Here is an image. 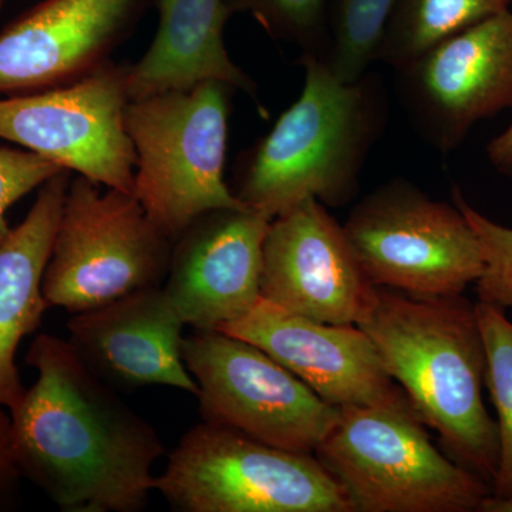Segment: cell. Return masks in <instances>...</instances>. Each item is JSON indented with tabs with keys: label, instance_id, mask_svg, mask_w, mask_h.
Wrapping results in <instances>:
<instances>
[{
	"label": "cell",
	"instance_id": "6da1fadb",
	"mask_svg": "<svg viewBox=\"0 0 512 512\" xmlns=\"http://www.w3.org/2000/svg\"><path fill=\"white\" fill-rule=\"evenodd\" d=\"M37 372L9 412L22 478L64 512H138L156 491V429L93 372L69 340L42 333L26 353Z\"/></svg>",
	"mask_w": 512,
	"mask_h": 512
},
{
	"label": "cell",
	"instance_id": "7a4b0ae2",
	"mask_svg": "<svg viewBox=\"0 0 512 512\" xmlns=\"http://www.w3.org/2000/svg\"><path fill=\"white\" fill-rule=\"evenodd\" d=\"M360 329L444 453L493 483L497 423L483 399L487 357L476 303L464 295H407L376 286Z\"/></svg>",
	"mask_w": 512,
	"mask_h": 512
},
{
	"label": "cell",
	"instance_id": "3957f363",
	"mask_svg": "<svg viewBox=\"0 0 512 512\" xmlns=\"http://www.w3.org/2000/svg\"><path fill=\"white\" fill-rule=\"evenodd\" d=\"M298 60L305 70L301 96L235 161V197L271 220L306 200L333 208L355 200L389 121L379 74L343 83L319 57Z\"/></svg>",
	"mask_w": 512,
	"mask_h": 512
},
{
	"label": "cell",
	"instance_id": "277c9868",
	"mask_svg": "<svg viewBox=\"0 0 512 512\" xmlns=\"http://www.w3.org/2000/svg\"><path fill=\"white\" fill-rule=\"evenodd\" d=\"M315 457L355 512H480L490 484L434 446L412 403L338 407Z\"/></svg>",
	"mask_w": 512,
	"mask_h": 512
},
{
	"label": "cell",
	"instance_id": "5b68a950",
	"mask_svg": "<svg viewBox=\"0 0 512 512\" xmlns=\"http://www.w3.org/2000/svg\"><path fill=\"white\" fill-rule=\"evenodd\" d=\"M235 92L231 84L204 82L128 103L133 195L171 241L205 212L245 207L224 178Z\"/></svg>",
	"mask_w": 512,
	"mask_h": 512
},
{
	"label": "cell",
	"instance_id": "8992f818",
	"mask_svg": "<svg viewBox=\"0 0 512 512\" xmlns=\"http://www.w3.org/2000/svg\"><path fill=\"white\" fill-rule=\"evenodd\" d=\"M156 491L178 512H355L315 454L208 421L181 437Z\"/></svg>",
	"mask_w": 512,
	"mask_h": 512
},
{
	"label": "cell",
	"instance_id": "52a82bcc",
	"mask_svg": "<svg viewBox=\"0 0 512 512\" xmlns=\"http://www.w3.org/2000/svg\"><path fill=\"white\" fill-rule=\"evenodd\" d=\"M101 187L83 175L70 181L43 275L50 308L90 311L167 278L174 241L133 194Z\"/></svg>",
	"mask_w": 512,
	"mask_h": 512
},
{
	"label": "cell",
	"instance_id": "ba28073f",
	"mask_svg": "<svg viewBox=\"0 0 512 512\" xmlns=\"http://www.w3.org/2000/svg\"><path fill=\"white\" fill-rule=\"evenodd\" d=\"M343 231L367 279L407 295H463L484 272L474 229L456 204L394 178L357 202Z\"/></svg>",
	"mask_w": 512,
	"mask_h": 512
},
{
	"label": "cell",
	"instance_id": "9c48e42d",
	"mask_svg": "<svg viewBox=\"0 0 512 512\" xmlns=\"http://www.w3.org/2000/svg\"><path fill=\"white\" fill-rule=\"evenodd\" d=\"M181 352L208 423L268 446L313 454L338 419V407L247 340L194 329L184 336Z\"/></svg>",
	"mask_w": 512,
	"mask_h": 512
},
{
	"label": "cell",
	"instance_id": "30bf717a",
	"mask_svg": "<svg viewBox=\"0 0 512 512\" xmlns=\"http://www.w3.org/2000/svg\"><path fill=\"white\" fill-rule=\"evenodd\" d=\"M127 64L107 63L79 82L0 97V138L70 173L133 194L136 153L126 130Z\"/></svg>",
	"mask_w": 512,
	"mask_h": 512
},
{
	"label": "cell",
	"instance_id": "8fae6325",
	"mask_svg": "<svg viewBox=\"0 0 512 512\" xmlns=\"http://www.w3.org/2000/svg\"><path fill=\"white\" fill-rule=\"evenodd\" d=\"M397 96L421 140L456 150L480 121L512 109L510 9L448 37L396 70Z\"/></svg>",
	"mask_w": 512,
	"mask_h": 512
},
{
	"label": "cell",
	"instance_id": "7c38bea8",
	"mask_svg": "<svg viewBox=\"0 0 512 512\" xmlns=\"http://www.w3.org/2000/svg\"><path fill=\"white\" fill-rule=\"evenodd\" d=\"M376 286L325 205L306 200L272 218L262 251L261 298L332 325H359Z\"/></svg>",
	"mask_w": 512,
	"mask_h": 512
},
{
	"label": "cell",
	"instance_id": "4fadbf2b",
	"mask_svg": "<svg viewBox=\"0 0 512 512\" xmlns=\"http://www.w3.org/2000/svg\"><path fill=\"white\" fill-rule=\"evenodd\" d=\"M150 0H43L0 30V96L69 86L111 62Z\"/></svg>",
	"mask_w": 512,
	"mask_h": 512
},
{
	"label": "cell",
	"instance_id": "5bb4252c",
	"mask_svg": "<svg viewBox=\"0 0 512 512\" xmlns=\"http://www.w3.org/2000/svg\"><path fill=\"white\" fill-rule=\"evenodd\" d=\"M218 330L254 343L332 406L410 403L357 325L318 322L259 298Z\"/></svg>",
	"mask_w": 512,
	"mask_h": 512
},
{
	"label": "cell",
	"instance_id": "9a60e30c",
	"mask_svg": "<svg viewBox=\"0 0 512 512\" xmlns=\"http://www.w3.org/2000/svg\"><path fill=\"white\" fill-rule=\"evenodd\" d=\"M271 221L247 207L220 208L200 215L175 239L163 289L185 326L221 329L261 298Z\"/></svg>",
	"mask_w": 512,
	"mask_h": 512
},
{
	"label": "cell",
	"instance_id": "2e32d148",
	"mask_svg": "<svg viewBox=\"0 0 512 512\" xmlns=\"http://www.w3.org/2000/svg\"><path fill=\"white\" fill-rule=\"evenodd\" d=\"M184 326L163 286L74 313L67 323L77 355L111 386H167L197 396L181 352Z\"/></svg>",
	"mask_w": 512,
	"mask_h": 512
},
{
	"label": "cell",
	"instance_id": "e0dca14e",
	"mask_svg": "<svg viewBox=\"0 0 512 512\" xmlns=\"http://www.w3.org/2000/svg\"><path fill=\"white\" fill-rule=\"evenodd\" d=\"M153 43L137 63L127 64L131 100L224 82L255 101L268 116L251 77L229 56L224 29L231 13L225 0H158Z\"/></svg>",
	"mask_w": 512,
	"mask_h": 512
},
{
	"label": "cell",
	"instance_id": "ac0fdd59",
	"mask_svg": "<svg viewBox=\"0 0 512 512\" xmlns=\"http://www.w3.org/2000/svg\"><path fill=\"white\" fill-rule=\"evenodd\" d=\"M70 181L69 170L47 180L25 220L0 241V406L9 412L26 393L16 352L23 338L36 332L50 308L43 295V275Z\"/></svg>",
	"mask_w": 512,
	"mask_h": 512
},
{
	"label": "cell",
	"instance_id": "d6986e66",
	"mask_svg": "<svg viewBox=\"0 0 512 512\" xmlns=\"http://www.w3.org/2000/svg\"><path fill=\"white\" fill-rule=\"evenodd\" d=\"M512 0H397L377 62L394 70L419 59L448 37L510 9Z\"/></svg>",
	"mask_w": 512,
	"mask_h": 512
},
{
	"label": "cell",
	"instance_id": "ffe728a7",
	"mask_svg": "<svg viewBox=\"0 0 512 512\" xmlns=\"http://www.w3.org/2000/svg\"><path fill=\"white\" fill-rule=\"evenodd\" d=\"M397 0H329V49L323 62L336 79L353 83L377 62Z\"/></svg>",
	"mask_w": 512,
	"mask_h": 512
},
{
	"label": "cell",
	"instance_id": "44dd1931",
	"mask_svg": "<svg viewBox=\"0 0 512 512\" xmlns=\"http://www.w3.org/2000/svg\"><path fill=\"white\" fill-rule=\"evenodd\" d=\"M476 309L487 357L485 387L497 413L500 446L491 497L512 500V322L491 303L478 301Z\"/></svg>",
	"mask_w": 512,
	"mask_h": 512
},
{
	"label": "cell",
	"instance_id": "7402d4cb",
	"mask_svg": "<svg viewBox=\"0 0 512 512\" xmlns=\"http://www.w3.org/2000/svg\"><path fill=\"white\" fill-rule=\"evenodd\" d=\"M229 13H248L272 39L325 60L329 49V0H225Z\"/></svg>",
	"mask_w": 512,
	"mask_h": 512
},
{
	"label": "cell",
	"instance_id": "603a6c76",
	"mask_svg": "<svg viewBox=\"0 0 512 512\" xmlns=\"http://www.w3.org/2000/svg\"><path fill=\"white\" fill-rule=\"evenodd\" d=\"M451 197L474 229L484 259V272L476 282L478 301L512 309V228L504 227L477 211L453 185Z\"/></svg>",
	"mask_w": 512,
	"mask_h": 512
},
{
	"label": "cell",
	"instance_id": "cb8c5ba5",
	"mask_svg": "<svg viewBox=\"0 0 512 512\" xmlns=\"http://www.w3.org/2000/svg\"><path fill=\"white\" fill-rule=\"evenodd\" d=\"M64 168L26 148L0 147V241L9 234L6 212Z\"/></svg>",
	"mask_w": 512,
	"mask_h": 512
},
{
	"label": "cell",
	"instance_id": "d4e9b609",
	"mask_svg": "<svg viewBox=\"0 0 512 512\" xmlns=\"http://www.w3.org/2000/svg\"><path fill=\"white\" fill-rule=\"evenodd\" d=\"M19 468L12 447V420L0 406V508L9 507L18 494Z\"/></svg>",
	"mask_w": 512,
	"mask_h": 512
},
{
	"label": "cell",
	"instance_id": "484cf974",
	"mask_svg": "<svg viewBox=\"0 0 512 512\" xmlns=\"http://www.w3.org/2000/svg\"><path fill=\"white\" fill-rule=\"evenodd\" d=\"M487 156L498 173L512 178V124L488 143Z\"/></svg>",
	"mask_w": 512,
	"mask_h": 512
},
{
	"label": "cell",
	"instance_id": "4316f807",
	"mask_svg": "<svg viewBox=\"0 0 512 512\" xmlns=\"http://www.w3.org/2000/svg\"><path fill=\"white\" fill-rule=\"evenodd\" d=\"M480 512H512V500H495V498H485Z\"/></svg>",
	"mask_w": 512,
	"mask_h": 512
},
{
	"label": "cell",
	"instance_id": "83f0119b",
	"mask_svg": "<svg viewBox=\"0 0 512 512\" xmlns=\"http://www.w3.org/2000/svg\"><path fill=\"white\" fill-rule=\"evenodd\" d=\"M6 3H8V0H0V13H2L3 8H5Z\"/></svg>",
	"mask_w": 512,
	"mask_h": 512
}]
</instances>
